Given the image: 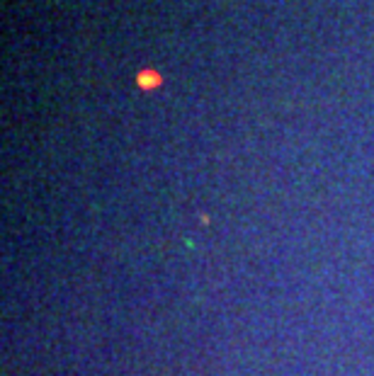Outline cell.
Returning a JSON list of instances; mask_svg holds the SVG:
<instances>
[{
    "label": "cell",
    "mask_w": 374,
    "mask_h": 376,
    "mask_svg": "<svg viewBox=\"0 0 374 376\" xmlns=\"http://www.w3.org/2000/svg\"><path fill=\"white\" fill-rule=\"evenodd\" d=\"M158 83H160V75H156L153 71H143V73L139 75V85H141V88H156Z\"/></svg>",
    "instance_id": "6da1fadb"
}]
</instances>
